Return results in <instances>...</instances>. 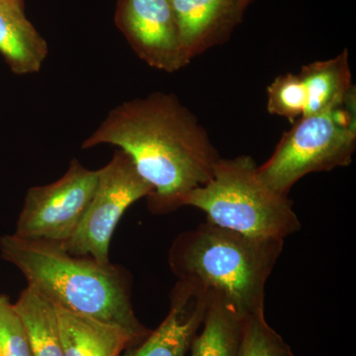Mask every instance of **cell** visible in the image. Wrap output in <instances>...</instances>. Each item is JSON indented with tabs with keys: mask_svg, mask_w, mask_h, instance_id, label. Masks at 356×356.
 <instances>
[{
	"mask_svg": "<svg viewBox=\"0 0 356 356\" xmlns=\"http://www.w3.org/2000/svg\"><path fill=\"white\" fill-rule=\"evenodd\" d=\"M100 145L128 154L153 188L154 212L181 207L184 196L210 179L221 159L195 115L172 93L154 92L115 107L81 147Z\"/></svg>",
	"mask_w": 356,
	"mask_h": 356,
	"instance_id": "cell-1",
	"label": "cell"
},
{
	"mask_svg": "<svg viewBox=\"0 0 356 356\" xmlns=\"http://www.w3.org/2000/svg\"><path fill=\"white\" fill-rule=\"evenodd\" d=\"M0 254L25 276L28 286L58 308L124 330L139 343L149 334L136 317L127 281L120 269L74 257L58 243L8 235Z\"/></svg>",
	"mask_w": 356,
	"mask_h": 356,
	"instance_id": "cell-2",
	"label": "cell"
},
{
	"mask_svg": "<svg viewBox=\"0 0 356 356\" xmlns=\"http://www.w3.org/2000/svg\"><path fill=\"white\" fill-rule=\"evenodd\" d=\"M284 241L257 238L206 221L181 234L170 252L172 270L243 318L264 313L266 283Z\"/></svg>",
	"mask_w": 356,
	"mask_h": 356,
	"instance_id": "cell-3",
	"label": "cell"
},
{
	"mask_svg": "<svg viewBox=\"0 0 356 356\" xmlns=\"http://www.w3.org/2000/svg\"><path fill=\"white\" fill-rule=\"evenodd\" d=\"M250 156L220 159L212 177L181 201L203 211L207 221L257 238L284 241L301 229L288 196L267 186Z\"/></svg>",
	"mask_w": 356,
	"mask_h": 356,
	"instance_id": "cell-4",
	"label": "cell"
},
{
	"mask_svg": "<svg viewBox=\"0 0 356 356\" xmlns=\"http://www.w3.org/2000/svg\"><path fill=\"white\" fill-rule=\"evenodd\" d=\"M355 95L341 106L306 115L284 133L275 151L257 166L267 186L281 195L310 173L350 165L356 149Z\"/></svg>",
	"mask_w": 356,
	"mask_h": 356,
	"instance_id": "cell-5",
	"label": "cell"
},
{
	"mask_svg": "<svg viewBox=\"0 0 356 356\" xmlns=\"http://www.w3.org/2000/svg\"><path fill=\"white\" fill-rule=\"evenodd\" d=\"M153 188L136 170L121 149L98 170L97 184L86 212L74 235L62 245L74 257H86L109 264V247L117 224L124 213L142 198H149Z\"/></svg>",
	"mask_w": 356,
	"mask_h": 356,
	"instance_id": "cell-6",
	"label": "cell"
},
{
	"mask_svg": "<svg viewBox=\"0 0 356 356\" xmlns=\"http://www.w3.org/2000/svg\"><path fill=\"white\" fill-rule=\"evenodd\" d=\"M97 179L98 170H88L72 159L57 181L28 191L14 235L64 245L83 219Z\"/></svg>",
	"mask_w": 356,
	"mask_h": 356,
	"instance_id": "cell-7",
	"label": "cell"
},
{
	"mask_svg": "<svg viewBox=\"0 0 356 356\" xmlns=\"http://www.w3.org/2000/svg\"><path fill=\"white\" fill-rule=\"evenodd\" d=\"M116 22L149 67L170 74L186 67L172 0H119Z\"/></svg>",
	"mask_w": 356,
	"mask_h": 356,
	"instance_id": "cell-8",
	"label": "cell"
},
{
	"mask_svg": "<svg viewBox=\"0 0 356 356\" xmlns=\"http://www.w3.org/2000/svg\"><path fill=\"white\" fill-rule=\"evenodd\" d=\"M255 0H172L185 65L227 41Z\"/></svg>",
	"mask_w": 356,
	"mask_h": 356,
	"instance_id": "cell-9",
	"label": "cell"
},
{
	"mask_svg": "<svg viewBox=\"0 0 356 356\" xmlns=\"http://www.w3.org/2000/svg\"><path fill=\"white\" fill-rule=\"evenodd\" d=\"M209 300V295L201 288L178 281L163 322L139 343L126 348L120 356H188L202 327Z\"/></svg>",
	"mask_w": 356,
	"mask_h": 356,
	"instance_id": "cell-10",
	"label": "cell"
},
{
	"mask_svg": "<svg viewBox=\"0 0 356 356\" xmlns=\"http://www.w3.org/2000/svg\"><path fill=\"white\" fill-rule=\"evenodd\" d=\"M48 44L25 16L23 6L0 3V55L17 76L39 72Z\"/></svg>",
	"mask_w": 356,
	"mask_h": 356,
	"instance_id": "cell-11",
	"label": "cell"
},
{
	"mask_svg": "<svg viewBox=\"0 0 356 356\" xmlns=\"http://www.w3.org/2000/svg\"><path fill=\"white\" fill-rule=\"evenodd\" d=\"M56 311L65 356H120L133 346L127 332L116 325L58 307Z\"/></svg>",
	"mask_w": 356,
	"mask_h": 356,
	"instance_id": "cell-12",
	"label": "cell"
},
{
	"mask_svg": "<svg viewBox=\"0 0 356 356\" xmlns=\"http://www.w3.org/2000/svg\"><path fill=\"white\" fill-rule=\"evenodd\" d=\"M299 74L308 95L304 116L337 108L355 95L346 50L329 60L303 65Z\"/></svg>",
	"mask_w": 356,
	"mask_h": 356,
	"instance_id": "cell-13",
	"label": "cell"
},
{
	"mask_svg": "<svg viewBox=\"0 0 356 356\" xmlns=\"http://www.w3.org/2000/svg\"><path fill=\"white\" fill-rule=\"evenodd\" d=\"M14 308L24 325L33 356H65L56 307L27 286Z\"/></svg>",
	"mask_w": 356,
	"mask_h": 356,
	"instance_id": "cell-14",
	"label": "cell"
},
{
	"mask_svg": "<svg viewBox=\"0 0 356 356\" xmlns=\"http://www.w3.org/2000/svg\"><path fill=\"white\" fill-rule=\"evenodd\" d=\"M209 298L202 327L188 356H238L243 318L219 299Z\"/></svg>",
	"mask_w": 356,
	"mask_h": 356,
	"instance_id": "cell-15",
	"label": "cell"
},
{
	"mask_svg": "<svg viewBox=\"0 0 356 356\" xmlns=\"http://www.w3.org/2000/svg\"><path fill=\"white\" fill-rule=\"evenodd\" d=\"M267 111L283 117L291 124L306 114L308 95L300 74L287 72L275 77L267 86Z\"/></svg>",
	"mask_w": 356,
	"mask_h": 356,
	"instance_id": "cell-16",
	"label": "cell"
},
{
	"mask_svg": "<svg viewBox=\"0 0 356 356\" xmlns=\"http://www.w3.org/2000/svg\"><path fill=\"white\" fill-rule=\"evenodd\" d=\"M238 356H294L289 344L266 322L264 313L243 318Z\"/></svg>",
	"mask_w": 356,
	"mask_h": 356,
	"instance_id": "cell-17",
	"label": "cell"
},
{
	"mask_svg": "<svg viewBox=\"0 0 356 356\" xmlns=\"http://www.w3.org/2000/svg\"><path fill=\"white\" fill-rule=\"evenodd\" d=\"M0 356H33L22 321L8 297L0 294Z\"/></svg>",
	"mask_w": 356,
	"mask_h": 356,
	"instance_id": "cell-18",
	"label": "cell"
},
{
	"mask_svg": "<svg viewBox=\"0 0 356 356\" xmlns=\"http://www.w3.org/2000/svg\"><path fill=\"white\" fill-rule=\"evenodd\" d=\"M0 3H10L23 6L22 0H0Z\"/></svg>",
	"mask_w": 356,
	"mask_h": 356,
	"instance_id": "cell-19",
	"label": "cell"
}]
</instances>
